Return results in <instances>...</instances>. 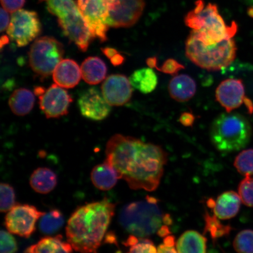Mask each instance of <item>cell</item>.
<instances>
[{
  "label": "cell",
  "mask_w": 253,
  "mask_h": 253,
  "mask_svg": "<svg viewBox=\"0 0 253 253\" xmlns=\"http://www.w3.org/2000/svg\"><path fill=\"white\" fill-rule=\"evenodd\" d=\"M157 202L156 198L147 197L145 201L126 205L120 213V224L126 232L139 237L153 235L161 227L164 217Z\"/></svg>",
  "instance_id": "5"
},
{
  "label": "cell",
  "mask_w": 253,
  "mask_h": 253,
  "mask_svg": "<svg viewBox=\"0 0 253 253\" xmlns=\"http://www.w3.org/2000/svg\"><path fill=\"white\" fill-rule=\"evenodd\" d=\"M40 109L47 119L59 118L68 113L72 99L67 91L53 84L39 95Z\"/></svg>",
  "instance_id": "13"
},
{
  "label": "cell",
  "mask_w": 253,
  "mask_h": 253,
  "mask_svg": "<svg viewBox=\"0 0 253 253\" xmlns=\"http://www.w3.org/2000/svg\"><path fill=\"white\" fill-rule=\"evenodd\" d=\"M216 98L227 113L238 108L246 99L242 81L229 79L221 82L216 88Z\"/></svg>",
  "instance_id": "16"
},
{
  "label": "cell",
  "mask_w": 253,
  "mask_h": 253,
  "mask_svg": "<svg viewBox=\"0 0 253 253\" xmlns=\"http://www.w3.org/2000/svg\"><path fill=\"white\" fill-rule=\"evenodd\" d=\"M120 176L116 170L106 161L93 168L91 172L93 184L101 191H109L115 187Z\"/></svg>",
  "instance_id": "20"
},
{
  "label": "cell",
  "mask_w": 253,
  "mask_h": 253,
  "mask_svg": "<svg viewBox=\"0 0 253 253\" xmlns=\"http://www.w3.org/2000/svg\"><path fill=\"white\" fill-rule=\"evenodd\" d=\"M78 104L82 115L93 121L105 119L112 110L111 105L104 97L102 91L96 87L88 88L82 93Z\"/></svg>",
  "instance_id": "14"
},
{
  "label": "cell",
  "mask_w": 253,
  "mask_h": 253,
  "mask_svg": "<svg viewBox=\"0 0 253 253\" xmlns=\"http://www.w3.org/2000/svg\"><path fill=\"white\" fill-rule=\"evenodd\" d=\"M63 215L58 210H53L40 218L39 228L45 235H52L61 228L64 224Z\"/></svg>",
  "instance_id": "27"
},
{
  "label": "cell",
  "mask_w": 253,
  "mask_h": 253,
  "mask_svg": "<svg viewBox=\"0 0 253 253\" xmlns=\"http://www.w3.org/2000/svg\"><path fill=\"white\" fill-rule=\"evenodd\" d=\"M35 103L34 94L25 88L15 90L9 97V108L15 115L24 116L33 109Z\"/></svg>",
  "instance_id": "24"
},
{
  "label": "cell",
  "mask_w": 253,
  "mask_h": 253,
  "mask_svg": "<svg viewBox=\"0 0 253 253\" xmlns=\"http://www.w3.org/2000/svg\"><path fill=\"white\" fill-rule=\"evenodd\" d=\"M101 91L111 106L124 105L130 100L132 88L129 79L123 75H112L104 81Z\"/></svg>",
  "instance_id": "15"
},
{
  "label": "cell",
  "mask_w": 253,
  "mask_h": 253,
  "mask_svg": "<svg viewBox=\"0 0 253 253\" xmlns=\"http://www.w3.org/2000/svg\"><path fill=\"white\" fill-rule=\"evenodd\" d=\"M25 2V0H1L2 8L11 13L23 7Z\"/></svg>",
  "instance_id": "36"
},
{
  "label": "cell",
  "mask_w": 253,
  "mask_h": 253,
  "mask_svg": "<svg viewBox=\"0 0 253 253\" xmlns=\"http://www.w3.org/2000/svg\"><path fill=\"white\" fill-rule=\"evenodd\" d=\"M211 141L217 150L231 153L243 149L251 140V124L238 113L221 114L211 125Z\"/></svg>",
  "instance_id": "4"
},
{
  "label": "cell",
  "mask_w": 253,
  "mask_h": 253,
  "mask_svg": "<svg viewBox=\"0 0 253 253\" xmlns=\"http://www.w3.org/2000/svg\"><path fill=\"white\" fill-rule=\"evenodd\" d=\"M237 47L232 39L205 45L191 34L185 43L187 58L196 65L208 71H217L227 67L235 59Z\"/></svg>",
  "instance_id": "6"
},
{
  "label": "cell",
  "mask_w": 253,
  "mask_h": 253,
  "mask_svg": "<svg viewBox=\"0 0 253 253\" xmlns=\"http://www.w3.org/2000/svg\"><path fill=\"white\" fill-rule=\"evenodd\" d=\"M169 90L170 96L177 102H187L194 96L197 84L189 75H176L169 82Z\"/></svg>",
  "instance_id": "18"
},
{
  "label": "cell",
  "mask_w": 253,
  "mask_h": 253,
  "mask_svg": "<svg viewBox=\"0 0 253 253\" xmlns=\"http://www.w3.org/2000/svg\"><path fill=\"white\" fill-rule=\"evenodd\" d=\"M163 221L167 225H170L172 222L171 218L169 214H166L165 216H164Z\"/></svg>",
  "instance_id": "43"
},
{
  "label": "cell",
  "mask_w": 253,
  "mask_h": 253,
  "mask_svg": "<svg viewBox=\"0 0 253 253\" xmlns=\"http://www.w3.org/2000/svg\"><path fill=\"white\" fill-rule=\"evenodd\" d=\"M156 69L164 74L175 75L180 70L185 69V67L176 60L169 59L163 63L161 68L157 67Z\"/></svg>",
  "instance_id": "35"
},
{
  "label": "cell",
  "mask_w": 253,
  "mask_h": 253,
  "mask_svg": "<svg viewBox=\"0 0 253 253\" xmlns=\"http://www.w3.org/2000/svg\"><path fill=\"white\" fill-rule=\"evenodd\" d=\"M45 213L33 205H16L6 214V228L12 234L29 238L36 230L37 221Z\"/></svg>",
  "instance_id": "10"
},
{
  "label": "cell",
  "mask_w": 253,
  "mask_h": 253,
  "mask_svg": "<svg viewBox=\"0 0 253 253\" xmlns=\"http://www.w3.org/2000/svg\"><path fill=\"white\" fill-rule=\"evenodd\" d=\"M41 28L36 12L20 9L12 13L7 33L18 47H23L40 36Z\"/></svg>",
  "instance_id": "9"
},
{
  "label": "cell",
  "mask_w": 253,
  "mask_h": 253,
  "mask_svg": "<svg viewBox=\"0 0 253 253\" xmlns=\"http://www.w3.org/2000/svg\"><path fill=\"white\" fill-rule=\"evenodd\" d=\"M81 77V69L77 62L71 59H63L53 72V79L55 83L66 88L77 86Z\"/></svg>",
  "instance_id": "17"
},
{
  "label": "cell",
  "mask_w": 253,
  "mask_h": 253,
  "mask_svg": "<svg viewBox=\"0 0 253 253\" xmlns=\"http://www.w3.org/2000/svg\"><path fill=\"white\" fill-rule=\"evenodd\" d=\"M207 239L201 234L194 230L186 231L179 237L176 243L177 252L206 253Z\"/></svg>",
  "instance_id": "25"
},
{
  "label": "cell",
  "mask_w": 253,
  "mask_h": 253,
  "mask_svg": "<svg viewBox=\"0 0 253 253\" xmlns=\"http://www.w3.org/2000/svg\"><path fill=\"white\" fill-rule=\"evenodd\" d=\"M115 208L116 204L105 198L82 206L74 211L66 229L68 242L74 251L97 252L115 215Z\"/></svg>",
  "instance_id": "2"
},
{
  "label": "cell",
  "mask_w": 253,
  "mask_h": 253,
  "mask_svg": "<svg viewBox=\"0 0 253 253\" xmlns=\"http://www.w3.org/2000/svg\"><path fill=\"white\" fill-rule=\"evenodd\" d=\"M163 244L167 246L170 247V248H173V247H175L176 244L175 237H173V236H167L164 240Z\"/></svg>",
  "instance_id": "40"
},
{
  "label": "cell",
  "mask_w": 253,
  "mask_h": 253,
  "mask_svg": "<svg viewBox=\"0 0 253 253\" xmlns=\"http://www.w3.org/2000/svg\"><path fill=\"white\" fill-rule=\"evenodd\" d=\"M242 202L239 194L236 192H224L215 201L214 214L221 220L231 219L238 213Z\"/></svg>",
  "instance_id": "19"
},
{
  "label": "cell",
  "mask_w": 253,
  "mask_h": 253,
  "mask_svg": "<svg viewBox=\"0 0 253 253\" xmlns=\"http://www.w3.org/2000/svg\"><path fill=\"white\" fill-rule=\"evenodd\" d=\"M58 182L56 173L48 168L41 167L35 170L30 179L31 188L41 194H47L54 189Z\"/></svg>",
  "instance_id": "21"
},
{
  "label": "cell",
  "mask_w": 253,
  "mask_h": 253,
  "mask_svg": "<svg viewBox=\"0 0 253 253\" xmlns=\"http://www.w3.org/2000/svg\"><path fill=\"white\" fill-rule=\"evenodd\" d=\"M185 23L192 28L191 34L205 45L232 39L237 30L235 22L227 26L216 4L208 3L205 5L204 0H197L195 8L186 15Z\"/></svg>",
  "instance_id": "3"
},
{
  "label": "cell",
  "mask_w": 253,
  "mask_h": 253,
  "mask_svg": "<svg viewBox=\"0 0 253 253\" xmlns=\"http://www.w3.org/2000/svg\"><path fill=\"white\" fill-rule=\"evenodd\" d=\"M82 77L86 83L97 84L104 80L107 74V66L96 56L88 57L81 65Z\"/></svg>",
  "instance_id": "22"
},
{
  "label": "cell",
  "mask_w": 253,
  "mask_h": 253,
  "mask_svg": "<svg viewBox=\"0 0 253 253\" xmlns=\"http://www.w3.org/2000/svg\"><path fill=\"white\" fill-rule=\"evenodd\" d=\"M147 64L151 68H156L157 67V59L156 57H152L147 59Z\"/></svg>",
  "instance_id": "42"
},
{
  "label": "cell",
  "mask_w": 253,
  "mask_h": 253,
  "mask_svg": "<svg viewBox=\"0 0 253 253\" xmlns=\"http://www.w3.org/2000/svg\"><path fill=\"white\" fill-rule=\"evenodd\" d=\"M204 218L205 221L204 232L205 233H210L213 240L229 235L232 230L230 226H225L221 223L220 221L218 220L219 218L216 215L211 216L207 211Z\"/></svg>",
  "instance_id": "28"
},
{
  "label": "cell",
  "mask_w": 253,
  "mask_h": 253,
  "mask_svg": "<svg viewBox=\"0 0 253 253\" xmlns=\"http://www.w3.org/2000/svg\"><path fill=\"white\" fill-rule=\"evenodd\" d=\"M124 245L129 247V253H157V249L153 242L144 237H139L133 235L129 236Z\"/></svg>",
  "instance_id": "29"
},
{
  "label": "cell",
  "mask_w": 253,
  "mask_h": 253,
  "mask_svg": "<svg viewBox=\"0 0 253 253\" xmlns=\"http://www.w3.org/2000/svg\"><path fill=\"white\" fill-rule=\"evenodd\" d=\"M74 251L68 242L63 241L61 235L46 236L41 239L36 244L26 249L25 253H71Z\"/></svg>",
  "instance_id": "23"
},
{
  "label": "cell",
  "mask_w": 253,
  "mask_h": 253,
  "mask_svg": "<svg viewBox=\"0 0 253 253\" xmlns=\"http://www.w3.org/2000/svg\"><path fill=\"white\" fill-rule=\"evenodd\" d=\"M64 52L62 44L54 38H39L32 44L28 54L30 67L41 78L48 77L62 61Z\"/></svg>",
  "instance_id": "8"
},
{
  "label": "cell",
  "mask_w": 253,
  "mask_h": 253,
  "mask_svg": "<svg viewBox=\"0 0 253 253\" xmlns=\"http://www.w3.org/2000/svg\"><path fill=\"white\" fill-rule=\"evenodd\" d=\"M11 19L9 17V12L4 8H1V33L7 30L10 23Z\"/></svg>",
  "instance_id": "37"
},
{
  "label": "cell",
  "mask_w": 253,
  "mask_h": 253,
  "mask_svg": "<svg viewBox=\"0 0 253 253\" xmlns=\"http://www.w3.org/2000/svg\"><path fill=\"white\" fill-rule=\"evenodd\" d=\"M234 166L240 174L244 176L253 175V149L241 152L236 158Z\"/></svg>",
  "instance_id": "30"
},
{
  "label": "cell",
  "mask_w": 253,
  "mask_h": 253,
  "mask_svg": "<svg viewBox=\"0 0 253 253\" xmlns=\"http://www.w3.org/2000/svg\"><path fill=\"white\" fill-rule=\"evenodd\" d=\"M50 13L56 16L63 33L82 52H86L92 35L74 0H43Z\"/></svg>",
  "instance_id": "7"
},
{
  "label": "cell",
  "mask_w": 253,
  "mask_h": 253,
  "mask_svg": "<svg viewBox=\"0 0 253 253\" xmlns=\"http://www.w3.org/2000/svg\"><path fill=\"white\" fill-rule=\"evenodd\" d=\"M112 0H78V5L93 37L101 42L107 40V24L109 5Z\"/></svg>",
  "instance_id": "11"
},
{
  "label": "cell",
  "mask_w": 253,
  "mask_h": 253,
  "mask_svg": "<svg viewBox=\"0 0 253 253\" xmlns=\"http://www.w3.org/2000/svg\"><path fill=\"white\" fill-rule=\"evenodd\" d=\"M158 236L160 237H165L170 234L169 227L167 226H162L159 230L157 231Z\"/></svg>",
  "instance_id": "41"
},
{
  "label": "cell",
  "mask_w": 253,
  "mask_h": 253,
  "mask_svg": "<svg viewBox=\"0 0 253 253\" xmlns=\"http://www.w3.org/2000/svg\"><path fill=\"white\" fill-rule=\"evenodd\" d=\"M239 194L243 204L249 207H253V178L246 176L240 183Z\"/></svg>",
  "instance_id": "33"
},
{
  "label": "cell",
  "mask_w": 253,
  "mask_h": 253,
  "mask_svg": "<svg viewBox=\"0 0 253 253\" xmlns=\"http://www.w3.org/2000/svg\"><path fill=\"white\" fill-rule=\"evenodd\" d=\"M106 162L132 189L155 191L163 175L168 156L162 148L122 134L112 136L106 148Z\"/></svg>",
  "instance_id": "1"
},
{
  "label": "cell",
  "mask_w": 253,
  "mask_h": 253,
  "mask_svg": "<svg viewBox=\"0 0 253 253\" xmlns=\"http://www.w3.org/2000/svg\"><path fill=\"white\" fill-rule=\"evenodd\" d=\"M1 202L0 211L2 213L8 212L15 205V193L13 187L6 183H1Z\"/></svg>",
  "instance_id": "32"
},
{
  "label": "cell",
  "mask_w": 253,
  "mask_h": 253,
  "mask_svg": "<svg viewBox=\"0 0 253 253\" xmlns=\"http://www.w3.org/2000/svg\"><path fill=\"white\" fill-rule=\"evenodd\" d=\"M175 247L170 248V247L162 244L158 247L157 253H178Z\"/></svg>",
  "instance_id": "39"
},
{
  "label": "cell",
  "mask_w": 253,
  "mask_h": 253,
  "mask_svg": "<svg viewBox=\"0 0 253 253\" xmlns=\"http://www.w3.org/2000/svg\"><path fill=\"white\" fill-rule=\"evenodd\" d=\"M144 0H112L109 8L107 24L109 27L133 26L144 10Z\"/></svg>",
  "instance_id": "12"
},
{
  "label": "cell",
  "mask_w": 253,
  "mask_h": 253,
  "mask_svg": "<svg viewBox=\"0 0 253 253\" xmlns=\"http://www.w3.org/2000/svg\"><path fill=\"white\" fill-rule=\"evenodd\" d=\"M179 121L183 126H191L195 121V116L191 113H183L180 116Z\"/></svg>",
  "instance_id": "38"
},
{
  "label": "cell",
  "mask_w": 253,
  "mask_h": 253,
  "mask_svg": "<svg viewBox=\"0 0 253 253\" xmlns=\"http://www.w3.org/2000/svg\"><path fill=\"white\" fill-rule=\"evenodd\" d=\"M132 87L144 94L152 92L156 88L158 78L153 68H142L133 72L129 78Z\"/></svg>",
  "instance_id": "26"
},
{
  "label": "cell",
  "mask_w": 253,
  "mask_h": 253,
  "mask_svg": "<svg viewBox=\"0 0 253 253\" xmlns=\"http://www.w3.org/2000/svg\"><path fill=\"white\" fill-rule=\"evenodd\" d=\"M11 233L5 230H1L0 233V240H1V247L0 252L1 253H15L18 251L17 242Z\"/></svg>",
  "instance_id": "34"
},
{
  "label": "cell",
  "mask_w": 253,
  "mask_h": 253,
  "mask_svg": "<svg viewBox=\"0 0 253 253\" xmlns=\"http://www.w3.org/2000/svg\"><path fill=\"white\" fill-rule=\"evenodd\" d=\"M233 247L240 253H253V230H244L236 236Z\"/></svg>",
  "instance_id": "31"
},
{
  "label": "cell",
  "mask_w": 253,
  "mask_h": 253,
  "mask_svg": "<svg viewBox=\"0 0 253 253\" xmlns=\"http://www.w3.org/2000/svg\"><path fill=\"white\" fill-rule=\"evenodd\" d=\"M9 37L4 36L1 37V48L3 47V46L6 45V44H7L9 42Z\"/></svg>",
  "instance_id": "44"
}]
</instances>
